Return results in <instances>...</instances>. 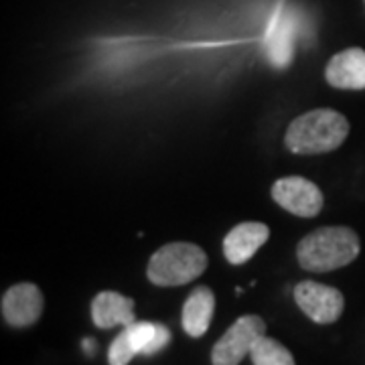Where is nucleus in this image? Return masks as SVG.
<instances>
[{
  "instance_id": "ddd939ff",
  "label": "nucleus",
  "mask_w": 365,
  "mask_h": 365,
  "mask_svg": "<svg viewBox=\"0 0 365 365\" xmlns=\"http://www.w3.org/2000/svg\"><path fill=\"white\" fill-rule=\"evenodd\" d=\"M124 333L130 339L136 355H155L163 351L173 339L167 327L150 321H134L132 325L124 327Z\"/></svg>"
},
{
  "instance_id": "7ed1b4c3",
  "label": "nucleus",
  "mask_w": 365,
  "mask_h": 365,
  "mask_svg": "<svg viewBox=\"0 0 365 365\" xmlns=\"http://www.w3.org/2000/svg\"><path fill=\"white\" fill-rule=\"evenodd\" d=\"M207 270V254L197 244L173 242L158 248L146 268V276L157 287H182Z\"/></svg>"
},
{
  "instance_id": "9b49d317",
  "label": "nucleus",
  "mask_w": 365,
  "mask_h": 365,
  "mask_svg": "<svg viewBox=\"0 0 365 365\" xmlns=\"http://www.w3.org/2000/svg\"><path fill=\"white\" fill-rule=\"evenodd\" d=\"M297 41V16L288 9H280L274 16L272 29L266 37L268 57L276 67H287L294 53Z\"/></svg>"
},
{
  "instance_id": "39448f33",
  "label": "nucleus",
  "mask_w": 365,
  "mask_h": 365,
  "mask_svg": "<svg viewBox=\"0 0 365 365\" xmlns=\"http://www.w3.org/2000/svg\"><path fill=\"white\" fill-rule=\"evenodd\" d=\"M294 300L300 311L319 325L335 323L345 309V299L341 290L327 287L314 280H304L294 287Z\"/></svg>"
},
{
  "instance_id": "2eb2a0df",
  "label": "nucleus",
  "mask_w": 365,
  "mask_h": 365,
  "mask_svg": "<svg viewBox=\"0 0 365 365\" xmlns=\"http://www.w3.org/2000/svg\"><path fill=\"white\" fill-rule=\"evenodd\" d=\"M134 357H136V351L132 347L130 339L126 337V333L122 331L110 345L108 361H110V365H128Z\"/></svg>"
},
{
  "instance_id": "f257e3e1",
  "label": "nucleus",
  "mask_w": 365,
  "mask_h": 365,
  "mask_svg": "<svg viewBox=\"0 0 365 365\" xmlns=\"http://www.w3.org/2000/svg\"><path fill=\"white\" fill-rule=\"evenodd\" d=\"M349 136V120L337 110L319 108L288 124L284 144L294 155H325Z\"/></svg>"
},
{
  "instance_id": "0eeeda50",
  "label": "nucleus",
  "mask_w": 365,
  "mask_h": 365,
  "mask_svg": "<svg viewBox=\"0 0 365 365\" xmlns=\"http://www.w3.org/2000/svg\"><path fill=\"white\" fill-rule=\"evenodd\" d=\"M43 313V294L33 282L11 287L2 297V317L11 327L25 329L35 325Z\"/></svg>"
},
{
  "instance_id": "20e7f679",
  "label": "nucleus",
  "mask_w": 365,
  "mask_h": 365,
  "mask_svg": "<svg viewBox=\"0 0 365 365\" xmlns=\"http://www.w3.org/2000/svg\"><path fill=\"white\" fill-rule=\"evenodd\" d=\"M266 335V323L258 314H244L230 327L211 351L213 365H240L250 355L254 343Z\"/></svg>"
},
{
  "instance_id": "dca6fc26",
  "label": "nucleus",
  "mask_w": 365,
  "mask_h": 365,
  "mask_svg": "<svg viewBox=\"0 0 365 365\" xmlns=\"http://www.w3.org/2000/svg\"><path fill=\"white\" fill-rule=\"evenodd\" d=\"M83 349H86V353H88V355H93V353H96V341L93 339L83 341Z\"/></svg>"
},
{
  "instance_id": "f03ea898",
  "label": "nucleus",
  "mask_w": 365,
  "mask_h": 365,
  "mask_svg": "<svg viewBox=\"0 0 365 365\" xmlns=\"http://www.w3.org/2000/svg\"><path fill=\"white\" fill-rule=\"evenodd\" d=\"M359 237L351 227H319L297 246V258L307 272H331L351 264L359 256Z\"/></svg>"
},
{
  "instance_id": "423d86ee",
  "label": "nucleus",
  "mask_w": 365,
  "mask_h": 365,
  "mask_svg": "<svg viewBox=\"0 0 365 365\" xmlns=\"http://www.w3.org/2000/svg\"><path fill=\"white\" fill-rule=\"evenodd\" d=\"M272 199L299 217H314L323 209V193L317 182L302 177H284L272 185Z\"/></svg>"
},
{
  "instance_id": "4468645a",
  "label": "nucleus",
  "mask_w": 365,
  "mask_h": 365,
  "mask_svg": "<svg viewBox=\"0 0 365 365\" xmlns=\"http://www.w3.org/2000/svg\"><path fill=\"white\" fill-rule=\"evenodd\" d=\"M250 357L254 365H297L292 353L288 351L282 343H278L268 335H262L260 339L254 343Z\"/></svg>"
},
{
  "instance_id": "1a4fd4ad",
  "label": "nucleus",
  "mask_w": 365,
  "mask_h": 365,
  "mask_svg": "<svg viewBox=\"0 0 365 365\" xmlns=\"http://www.w3.org/2000/svg\"><path fill=\"white\" fill-rule=\"evenodd\" d=\"M325 78L337 90H365V51L351 47L337 53L327 63Z\"/></svg>"
},
{
  "instance_id": "9d476101",
  "label": "nucleus",
  "mask_w": 365,
  "mask_h": 365,
  "mask_svg": "<svg viewBox=\"0 0 365 365\" xmlns=\"http://www.w3.org/2000/svg\"><path fill=\"white\" fill-rule=\"evenodd\" d=\"M91 321L98 329L132 325L136 321L134 300L114 290H104L91 300Z\"/></svg>"
},
{
  "instance_id": "6e6552de",
  "label": "nucleus",
  "mask_w": 365,
  "mask_h": 365,
  "mask_svg": "<svg viewBox=\"0 0 365 365\" xmlns=\"http://www.w3.org/2000/svg\"><path fill=\"white\" fill-rule=\"evenodd\" d=\"M270 227L260 222L237 223L234 230H230L223 237V254L225 260L234 266H242L268 242Z\"/></svg>"
},
{
  "instance_id": "f8f14e48",
  "label": "nucleus",
  "mask_w": 365,
  "mask_h": 365,
  "mask_svg": "<svg viewBox=\"0 0 365 365\" xmlns=\"http://www.w3.org/2000/svg\"><path fill=\"white\" fill-rule=\"evenodd\" d=\"M215 313V294L209 287H197L191 290L182 304V329L191 337H203L207 333Z\"/></svg>"
}]
</instances>
